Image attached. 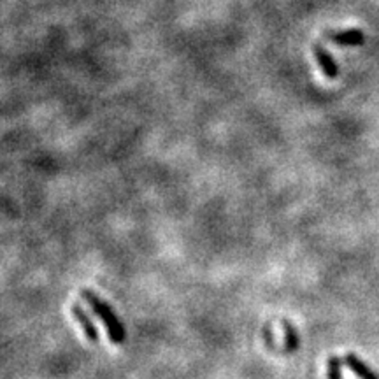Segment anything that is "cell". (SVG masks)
<instances>
[{"label":"cell","instance_id":"1","mask_svg":"<svg viewBox=\"0 0 379 379\" xmlns=\"http://www.w3.org/2000/svg\"><path fill=\"white\" fill-rule=\"evenodd\" d=\"M81 297L85 298L86 304L93 309L97 316L104 322V326L107 329V333H109L111 343L121 344L125 343V337H127V332H125V326L121 325L120 318L114 315V311L111 309V305L107 302H104L99 295L93 294L92 290H83Z\"/></svg>","mask_w":379,"mask_h":379},{"label":"cell","instance_id":"2","mask_svg":"<svg viewBox=\"0 0 379 379\" xmlns=\"http://www.w3.org/2000/svg\"><path fill=\"white\" fill-rule=\"evenodd\" d=\"M72 315H74V318L78 319V323L81 325L85 336L88 337L92 343H97V340H99V330H97V326L93 325L92 318L86 315L85 309H83L79 304H72Z\"/></svg>","mask_w":379,"mask_h":379},{"label":"cell","instance_id":"3","mask_svg":"<svg viewBox=\"0 0 379 379\" xmlns=\"http://www.w3.org/2000/svg\"><path fill=\"white\" fill-rule=\"evenodd\" d=\"M315 57H316V60H318L319 67H322L323 74H325L326 78H330V79L337 78V74H339V67H337L336 60L330 57L329 51H325L323 48L316 46L315 48Z\"/></svg>","mask_w":379,"mask_h":379},{"label":"cell","instance_id":"4","mask_svg":"<svg viewBox=\"0 0 379 379\" xmlns=\"http://www.w3.org/2000/svg\"><path fill=\"white\" fill-rule=\"evenodd\" d=\"M344 364H346L347 368H350L351 372H354L360 379H378V375H375L374 372L360 360V358L354 357V354H346V357H344Z\"/></svg>","mask_w":379,"mask_h":379},{"label":"cell","instance_id":"5","mask_svg":"<svg viewBox=\"0 0 379 379\" xmlns=\"http://www.w3.org/2000/svg\"><path fill=\"white\" fill-rule=\"evenodd\" d=\"M332 39L340 46H360L364 43V34L360 30H346V32H339L332 36Z\"/></svg>","mask_w":379,"mask_h":379},{"label":"cell","instance_id":"6","mask_svg":"<svg viewBox=\"0 0 379 379\" xmlns=\"http://www.w3.org/2000/svg\"><path fill=\"white\" fill-rule=\"evenodd\" d=\"M283 329H284V332H287V350L294 351L295 347L298 346L297 330H295L294 326L290 325V322H287V319L283 322Z\"/></svg>","mask_w":379,"mask_h":379},{"label":"cell","instance_id":"7","mask_svg":"<svg viewBox=\"0 0 379 379\" xmlns=\"http://www.w3.org/2000/svg\"><path fill=\"white\" fill-rule=\"evenodd\" d=\"M326 378L329 379H343L340 375V358L332 357L329 360V367H326Z\"/></svg>","mask_w":379,"mask_h":379}]
</instances>
